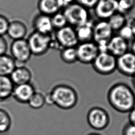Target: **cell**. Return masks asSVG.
Wrapping results in <instances>:
<instances>
[{"label":"cell","instance_id":"obj_24","mask_svg":"<svg viewBox=\"0 0 135 135\" xmlns=\"http://www.w3.org/2000/svg\"><path fill=\"white\" fill-rule=\"evenodd\" d=\"M12 126L11 115L6 110L0 108V134L3 135L8 132Z\"/></svg>","mask_w":135,"mask_h":135},{"label":"cell","instance_id":"obj_1","mask_svg":"<svg viewBox=\"0 0 135 135\" xmlns=\"http://www.w3.org/2000/svg\"><path fill=\"white\" fill-rule=\"evenodd\" d=\"M107 99L111 107L120 113H129L135 107V93L123 82L116 83L110 88Z\"/></svg>","mask_w":135,"mask_h":135},{"label":"cell","instance_id":"obj_30","mask_svg":"<svg viewBox=\"0 0 135 135\" xmlns=\"http://www.w3.org/2000/svg\"><path fill=\"white\" fill-rule=\"evenodd\" d=\"M122 135H135V125L128 122L123 127Z\"/></svg>","mask_w":135,"mask_h":135},{"label":"cell","instance_id":"obj_12","mask_svg":"<svg viewBox=\"0 0 135 135\" xmlns=\"http://www.w3.org/2000/svg\"><path fill=\"white\" fill-rule=\"evenodd\" d=\"M113 31L107 20H100L94 24L93 40L95 43L109 42L112 37Z\"/></svg>","mask_w":135,"mask_h":135},{"label":"cell","instance_id":"obj_15","mask_svg":"<svg viewBox=\"0 0 135 135\" xmlns=\"http://www.w3.org/2000/svg\"><path fill=\"white\" fill-rule=\"evenodd\" d=\"M32 24L34 31L45 35H51L54 30L51 16L41 13L34 17Z\"/></svg>","mask_w":135,"mask_h":135},{"label":"cell","instance_id":"obj_32","mask_svg":"<svg viewBox=\"0 0 135 135\" xmlns=\"http://www.w3.org/2000/svg\"><path fill=\"white\" fill-rule=\"evenodd\" d=\"M8 45L7 41L3 36L0 35V56L5 54L7 51Z\"/></svg>","mask_w":135,"mask_h":135},{"label":"cell","instance_id":"obj_7","mask_svg":"<svg viewBox=\"0 0 135 135\" xmlns=\"http://www.w3.org/2000/svg\"><path fill=\"white\" fill-rule=\"evenodd\" d=\"M10 52L17 66L24 65L30 60L32 55L27 40L25 38L14 40L10 46Z\"/></svg>","mask_w":135,"mask_h":135},{"label":"cell","instance_id":"obj_39","mask_svg":"<svg viewBox=\"0 0 135 135\" xmlns=\"http://www.w3.org/2000/svg\"><path fill=\"white\" fill-rule=\"evenodd\" d=\"M88 135H101V134H100L99 133H89Z\"/></svg>","mask_w":135,"mask_h":135},{"label":"cell","instance_id":"obj_27","mask_svg":"<svg viewBox=\"0 0 135 135\" xmlns=\"http://www.w3.org/2000/svg\"><path fill=\"white\" fill-rule=\"evenodd\" d=\"M135 6V0H118L117 12L126 15Z\"/></svg>","mask_w":135,"mask_h":135},{"label":"cell","instance_id":"obj_11","mask_svg":"<svg viewBox=\"0 0 135 135\" xmlns=\"http://www.w3.org/2000/svg\"><path fill=\"white\" fill-rule=\"evenodd\" d=\"M118 0H98L93 8L95 16L100 20H107L117 12Z\"/></svg>","mask_w":135,"mask_h":135},{"label":"cell","instance_id":"obj_28","mask_svg":"<svg viewBox=\"0 0 135 135\" xmlns=\"http://www.w3.org/2000/svg\"><path fill=\"white\" fill-rule=\"evenodd\" d=\"M118 35L128 41L130 40H133L134 38V35L131 27V26L129 24H127L124 26H123L122 28H121L118 31Z\"/></svg>","mask_w":135,"mask_h":135},{"label":"cell","instance_id":"obj_20","mask_svg":"<svg viewBox=\"0 0 135 135\" xmlns=\"http://www.w3.org/2000/svg\"><path fill=\"white\" fill-rule=\"evenodd\" d=\"M16 66L11 55L5 54L0 56V76H9Z\"/></svg>","mask_w":135,"mask_h":135},{"label":"cell","instance_id":"obj_13","mask_svg":"<svg viewBox=\"0 0 135 135\" xmlns=\"http://www.w3.org/2000/svg\"><path fill=\"white\" fill-rule=\"evenodd\" d=\"M129 42L118 34L113 35L108 42V52L118 57L129 51Z\"/></svg>","mask_w":135,"mask_h":135},{"label":"cell","instance_id":"obj_38","mask_svg":"<svg viewBox=\"0 0 135 135\" xmlns=\"http://www.w3.org/2000/svg\"><path fill=\"white\" fill-rule=\"evenodd\" d=\"M132 78V80H131V82H132V86L134 89V90H135V75H134Z\"/></svg>","mask_w":135,"mask_h":135},{"label":"cell","instance_id":"obj_5","mask_svg":"<svg viewBox=\"0 0 135 135\" xmlns=\"http://www.w3.org/2000/svg\"><path fill=\"white\" fill-rule=\"evenodd\" d=\"M52 40L51 35H45L35 31L32 33L27 39L32 55L36 56L45 54L51 47Z\"/></svg>","mask_w":135,"mask_h":135},{"label":"cell","instance_id":"obj_4","mask_svg":"<svg viewBox=\"0 0 135 135\" xmlns=\"http://www.w3.org/2000/svg\"><path fill=\"white\" fill-rule=\"evenodd\" d=\"M91 64L97 73L110 75L117 70V57L109 52L99 53Z\"/></svg>","mask_w":135,"mask_h":135},{"label":"cell","instance_id":"obj_21","mask_svg":"<svg viewBox=\"0 0 135 135\" xmlns=\"http://www.w3.org/2000/svg\"><path fill=\"white\" fill-rule=\"evenodd\" d=\"M14 86L9 76H0V100H6L12 96Z\"/></svg>","mask_w":135,"mask_h":135},{"label":"cell","instance_id":"obj_34","mask_svg":"<svg viewBox=\"0 0 135 135\" xmlns=\"http://www.w3.org/2000/svg\"><path fill=\"white\" fill-rule=\"evenodd\" d=\"M129 122L135 125V107L128 113Z\"/></svg>","mask_w":135,"mask_h":135},{"label":"cell","instance_id":"obj_9","mask_svg":"<svg viewBox=\"0 0 135 135\" xmlns=\"http://www.w3.org/2000/svg\"><path fill=\"white\" fill-rule=\"evenodd\" d=\"M78 61L84 64H92L99 53L94 41L79 43L76 46Z\"/></svg>","mask_w":135,"mask_h":135},{"label":"cell","instance_id":"obj_14","mask_svg":"<svg viewBox=\"0 0 135 135\" xmlns=\"http://www.w3.org/2000/svg\"><path fill=\"white\" fill-rule=\"evenodd\" d=\"M35 91L34 86L31 83L16 85L14 86L12 97L18 102L27 103Z\"/></svg>","mask_w":135,"mask_h":135},{"label":"cell","instance_id":"obj_16","mask_svg":"<svg viewBox=\"0 0 135 135\" xmlns=\"http://www.w3.org/2000/svg\"><path fill=\"white\" fill-rule=\"evenodd\" d=\"M27 32L26 24L20 20H14L9 22L6 34L14 41L24 38Z\"/></svg>","mask_w":135,"mask_h":135},{"label":"cell","instance_id":"obj_23","mask_svg":"<svg viewBox=\"0 0 135 135\" xmlns=\"http://www.w3.org/2000/svg\"><path fill=\"white\" fill-rule=\"evenodd\" d=\"M60 57L65 63L72 64L78 61L76 47H69L63 48L61 50Z\"/></svg>","mask_w":135,"mask_h":135},{"label":"cell","instance_id":"obj_26","mask_svg":"<svg viewBox=\"0 0 135 135\" xmlns=\"http://www.w3.org/2000/svg\"><path fill=\"white\" fill-rule=\"evenodd\" d=\"M51 20L54 29H56V30L61 28L68 24L63 12H60L59 11L51 16Z\"/></svg>","mask_w":135,"mask_h":135},{"label":"cell","instance_id":"obj_8","mask_svg":"<svg viewBox=\"0 0 135 135\" xmlns=\"http://www.w3.org/2000/svg\"><path fill=\"white\" fill-rule=\"evenodd\" d=\"M54 38L61 49L65 47H76L79 43L75 28L69 25L57 30Z\"/></svg>","mask_w":135,"mask_h":135},{"label":"cell","instance_id":"obj_2","mask_svg":"<svg viewBox=\"0 0 135 135\" xmlns=\"http://www.w3.org/2000/svg\"><path fill=\"white\" fill-rule=\"evenodd\" d=\"M53 104L63 110H69L75 106L78 96L76 91L66 84H57L50 91Z\"/></svg>","mask_w":135,"mask_h":135},{"label":"cell","instance_id":"obj_29","mask_svg":"<svg viewBox=\"0 0 135 135\" xmlns=\"http://www.w3.org/2000/svg\"><path fill=\"white\" fill-rule=\"evenodd\" d=\"M9 21L6 17L0 14V35L3 36L6 34L8 26L9 25Z\"/></svg>","mask_w":135,"mask_h":135},{"label":"cell","instance_id":"obj_3","mask_svg":"<svg viewBox=\"0 0 135 135\" xmlns=\"http://www.w3.org/2000/svg\"><path fill=\"white\" fill-rule=\"evenodd\" d=\"M63 13L66 17L68 24L74 28L90 20L88 9L76 2L64 8Z\"/></svg>","mask_w":135,"mask_h":135},{"label":"cell","instance_id":"obj_25","mask_svg":"<svg viewBox=\"0 0 135 135\" xmlns=\"http://www.w3.org/2000/svg\"><path fill=\"white\" fill-rule=\"evenodd\" d=\"M27 104L33 109H40L45 104V96L42 93L35 91L28 100Z\"/></svg>","mask_w":135,"mask_h":135},{"label":"cell","instance_id":"obj_17","mask_svg":"<svg viewBox=\"0 0 135 135\" xmlns=\"http://www.w3.org/2000/svg\"><path fill=\"white\" fill-rule=\"evenodd\" d=\"M15 85L31 83L32 74L31 70L24 65L17 66L9 75Z\"/></svg>","mask_w":135,"mask_h":135},{"label":"cell","instance_id":"obj_18","mask_svg":"<svg viewBox=\"0 0 135 135\" xmlns=\"http://www.w3.org/2000/svg\"><path fill=\"white\" fill-rule=\"evenodd\" d=\"M94 24L89 20L86 23L75 27L79 43L89 42L93 40Z\"/></svg>","mask_w":135,"mask_h":135},{"label":"cell","instance_id":"obj_33","mask_svg":"<svg viewBox=\"0 0 135 135\" xmlns=\"http://www.w3.org/2000/svg\"><path fill=\"white\" fill-rule=\"evenodd\" d=\"M59 6L61 8H64L69 5L75 3L76 0H57Z\"/></svg>","mask_w":135,"mask_h":135},{"label":"cell","instance_id":"obj_31","mask_svg":"<svg viewBox=\"0 0 135 135\" xmlns=\"http://www.w3.org/2000/svg\"><path fill=\"white\" fill-rule=\"evenodd\" d=\"M98 1V0H76L75 2L88 9L93 8Z\"/></svg>","mask_w":135,"mask_h":135},{"label":"cell","instance_id":"obj_35","mask_svg":"<svg viewBox=\"0 0 135 135\" xmlns=\"http://www.w3.org/2000/svg\"><path fill=\"white\" fill-rule=\"evenodd\" d=\"M45 96V104L49 105H52L53 104L52 98L51 94L50 92L47 93L46 94H44Z\"/></svg>","mask_w":135,"mask_h":135},{"label":"cell","instance_id":"obj_37","mask_svg":"<svg viewBox=\"0 0 135 135\" xmlns=\"http://www.w3.org/2000/svg\"><path fill=\"white\" fill-rule=\"evenodd\" d=\"M130 24L131 26V27L132 28V30H133V33H134V36H135V18H134L131 21V22L130 23Z\"/></svg>","mask_w":135,"mask_h":135},{"label":"cell","instance_id":"obj_6","mask_svg":"<svg viewBox=\"0 0 135 135\" xmlns=\"http://www.w3.org/2000/svg\"><path fill=\"white\" fill-rule=\"evenodd\" d=\"M86 120L92 129L102 130L109 126L110 119L108 112L104 109L100 107H94L88 112Z\"/></svg>","mask_w":135,"mask_h":135},{"label":"cell","instance_id":"obj_22","mask_svg":"<svg viewBox=\"0 0 135 135\" xmlns=\"http://www.w3.org/2000/svg\"><path fill=\"white\" fill-rule=\"evenodd\" d=\"M107 21L113 31H118L127 24L126 15L119 12H115Z\"/></svg>","mask_w":135,"mask_h":135},{"label":"cell","instance_id":"obj_19","mask_svg":"<svg viewBox=\"0 0 135 135\" xmlns=\"http://www.w3.org/2000/svg\"><path fill=\"white\" fill-rule=\"evenodd\" d=\"M37 7L40 13L50 16L60 9L57 0H38Z\"/></svg>","mask_w":135,"mask_h":135},{"label":"cell","instance_id":"obj_10","mask_svg":"<svg viewBox=\"0 0 135 135\" xmlns=\"http://www.w3.org/2000/svg\"><path fill=\"white\" fill-rule=\"evenodd\" d=\"M117 70L127 76L135 75V54L129 51L117 57Z\"/></svg>","mask_w":135,"mask_h":135},{"label":"cell","instance_id":"obj_36","mask_svg":"<svg viewBox=\"0 0 135 135\" xmlns=\"http://www.w3.org/2000/svg\"><path fill=\"white\" fill-rule=\"evenodd\" d=\"M130 51L135 54V38L132 40V42L130 45Z\"/></svg>","mask_w":135,"mask_h":135}]
</instances>
